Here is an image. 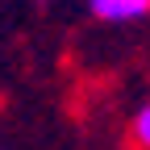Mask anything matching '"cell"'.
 <instances>
[{
    "mask_svg": "<svg viewBox=\"0 0 150 150\" xmlns=\"http://www.w3.org/2000/svg\"><path fill=\"white\" fill-rule=\"evenodd\" d=\"M88 8H92L96 21L125 25V21H142L150 13V0H88Z\"/></svg>",
    "mask_w": 150,
    "mask_h": 150,
    "instance_id": "1",
    "label": "cell"
},
{
    "mask_svg": "<svg viewBox=\"0 0 150 150\" xmlns=\"http://www.w3.org/2000/svg\"><path fill=\"white\" fill-rule=\"evenodd\" d=\"M129 138H134L138 150H150V100L134 112V125H129Z\"/></svg>",
    "mask_w": 150,
    "mask_h": 150,
    "instance_id": "2",
    "label": "cell"
}]
</instances>
